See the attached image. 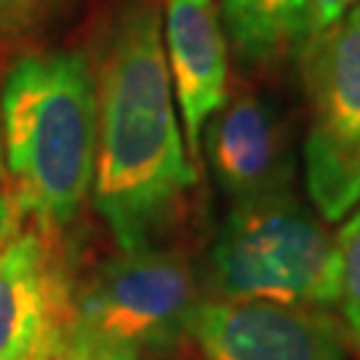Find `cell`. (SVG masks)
<instances>
[{
	"mask_svg": "<svg viewBox=\"0 0 360 360\" xmlns=\"http://www.w3.org/2000/svg\"><path fill=\"white\" fill-rule=\"evenodd\" d=\"M94 206L120 251L163 235L195 184L153 0H123L107 16L96 53Z\"/></svg>",
	"mask_w": 360,
	"mask_h": 360,
	"instance_id": "obj_1",
	"label": "cell"
},
{
	"mask_svg": "<svg viewBox=\"0 0 360 360\" xmlns=\"http://www.w3.org/2000/svg\"><path fill=\"white\" fill-rule=\"evenodd\" d=\"M6 179L22 214L56 238L86 203L96 163V83L89 53L19 56L0 89Z\"/></svg>",
	"mask_w": 360,
	"mask_h": 360,
	"instance_id": "obj_2",
	"label": "cell"
},
{
	"mask_svg": "<svg viewBox=\"0 0 360 360\" xmlns=\"http://www.w3.org/2000/svg\"><path fill=\"white\" fill-rule=\"evenodd\" d=\"M211 278L221 299L334 307L339 245L307 208L272 190L232 208L214 243Z\"/></svg>",
	"mask_w": 360,
	"mask_h": 360,
	"instance_id": "obj_3",
	"label": "cell"
},
{
	"mask_svg": "<svg viewBox=\"0 0 360 360\" xmlns=\"http://www.w3.org/2000/svg\"><path fill=\"white\" fill-rule=\"evenodd\" d=\"M312 126L304 174L323 219L339 221L360 203V0L307 43Z\"/></svg>",
	"mask_w": 360,
	"mask_h": 360,
	"instance_id": "obj_4",
	"label": "cell"
},
{
	"mask_svg": "<svg viewBox=\"0 0 360 360\" xmlns=\"http://www.w3.org/2000/svg\"><path fill=\"white\" fill-rule=\"evenodd\" d=\"M198 299L190 267L153 245L120 251L75 299V321L139 355L168 349L187 334Z\"/></svg>",
	"mask_w": 360,
	"mask_h": 360,
	"instance_id": "obj_5",
	"label": "cell"
},
{
	"mask_svg": "<svg viewBox=\"0 0 360 360\" xmlns=\"http://www.w3.org/2000/svg\"><path fill=\"white\" fill-rule=\"evenodd\" d=\"M187 334L206 360H349L352 349L326 307L267 299L198 302Z\"/></svg>",
	"mask_w": 360,
	"mask_h": 360,
	"instance_id": "obj_6",
	"label": "cell"
},
{
	"mask_svg": "<svg viewBox=\"0 0 360 360\" xmlns=\"http://www.w3.org/2000/svg\"><path fill=\"white\" fill-rule=\"evenodd\" d=\"M72 323L56 238L19 230L0 245V360L62 358Z\"/></svg>",
	"mask_w": 360,
	"mask_h": 360,
	"instance_id": "obj_7",
	"label": "cell"
},
{
	"mask_svg": "<svg viewBox=\"0 0 360 360\" xmlns=\"http://www.w3.org/2000/svg\"><path fill=\"white\" fill-rule=\"evenodd\" d=\"M168 72L190 160L200 158L206 123L227 102V35L214 0H166Z\"/></svg>",
	"mask_w": 360,
	"mask_h": 360,
	"instance_id": "obj_8",
	"label": "cell"
},
{
	"mask_svg": "<svg viewBox=\"0 0 360 360\" xmlns=\"http://www.w3.org/2000/svg\"><path fill=\"white\" fill-rule=\"evenodd\" d=\"M208 126V155L217 179L240 200L275 190L281 134L270 107L254 94L224 102Z\"/></svg>",
	"mask_w": 360,
	"mask_h": 360,
	"instance_id": "obj_9",
	"label": "cell"
},
{
	"mask_svg": "<svg viewBox=\"0 0 360 360\" xmlns=\"http://www.w3.org/2000/svg\"><path fill=\"white\" fill-rule=\"evenodd\" d=\"M219 16L245 67L272 65L312 35L309 0H221Z\"/></svg>",
	"mask_w": 360,
	"mask_h": 360,
	"instance_id": "obj_10",
	"label": "cell"
},
{
	"mask_svg": "<svg viewBox=\"0 0 360 360\" xmlns=\"http://www.w3.org/2000/svg\"><path fill=\"white\" fill-rule=\"evenodd\" d=\"M339 245V307L347 328L349 345L360 355V208L342 224L336 235Z\"/></svg>",
	"mask_w": 360,
	"mask_h": 360,
	"instance_id": "obj_11",
	"label": "cell"
},
{
	"mask_svg": "<svg viewBox=\"0 0 360 360\" xmlns=\"http://www.w3.org/2000/svg\"><path fill=\"white\" fill-rule=\"evenodd\" d=\"M62 360H139V352L131 349L129 345H120V342L96 334L89 326L75 321L67 336Z\"/></svg>",
	"mask_w": 360,
	"mask_h": 360,
	"instance_id": "obj_12",
	"label": "cell"
},
{
	"mask_svg": "<svg viewBox=\"0 0 360 360\" xmlns=\"http://www.w3.org/2000/svg\"><path fill=\"white\" fill-rule=\"evenodd\" d=\"M49 6L51 0H0V38L30 27Z\"/></svg>",
	"mask_w": 360,
	"mask_h": 360,
	"instance_id": "obj_13",
	"label": "cell"
},
{
	"mask_svg": "<svg viewBox=\"0 0 360 360\" xmlns=\"http://www.w3.org/2000/svg\"><path fill=\"white\" fill-rule=\"evenodd\" d=\"M22 219L25 214L16 203L11 187H0V245L22 230Z\"/></svg>",
	"mask_w": 360,
	"mask_h": 360,
	"instance_id": "obj_14",
	"label": "cell"
},
{
	"mask_svg": "<svg viewBox=\"0 0 360 360\" xmlns=\"http://www.w3.org/2000/svg\"><path fill=\"white\" fill-rule=\"evenodd\" d=\"M355 0H309L312 6V32L328 30L331 25H336L345 13L352 8Z\"/></svg>",
	"mask_w": 360,
	"mask_h": 360,
	"instance_id": "obj_15",
	"label": "cell"
},
{
	"mask_svg": "<svg viewBox=\"0 0 360 360\" xmlns=\"http://www.w3.org/2000/svg\"><path fill=\"white\" fill-rule=\"evenodd\" d=\"M6 181V163H3V139H0V184Z\"/></svg>",
	"mask_w": 360,
	"mask_h": 360,
	"instance_id": "obj_16",
	"label": "cell"
},
{
	"mask_svg": "<svg viewBox=\"0 0 360 360\" xmlns=\"http://www.w3.org/2000/svg\"><path fill=\"white\" fill-rule=\"evenodd\" d=\"M53 360H62V358H53Z\"/></svg>",
	"mask_w": 360,
	"mask_h": 360,
	"instance_id": "obj_17",
	"label": "cell"
}]
</instances>
